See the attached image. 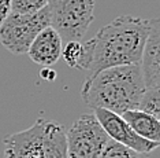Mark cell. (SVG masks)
<instances>
[{
  "mask_svg": "<svg viewBox=\"0 0 160 158\" xmlns=\"http://www.w3.org/2000/svg\"><path fill=\"white\" fill-rule=\"evenodd\" d=\"M149 28L151 19L133 15L115 18L93 39L82 43L79 70L89 72L90 77L114 66L140 65Z\"/></svg>",
  "mask_w": 160,
  "mask_h": 158,
  "instance_id": "obj_1",
  "label": "cell"
},
{
  "mask_svg": "<svg viewBox=\"0 0 160 158\" xmlns=\"http://www.w3.org/2000/svg\"><path fill=\"white\" fill-rule=\"evenodd\" d=\"M144 92L140 65H125L104 69L88 77L81 96L90 109H104L121 116L127 110L138 109Z\"/></svg>",
  "mask_w": 160,
  "mask_h": 158,
  "instance_id": "obj_2",
  "label": "cell"
},
{
  "mask_svg": "<svg viewBox=\"0 0 160 158\" xmlns=\"http://www.w3.org/2000/svg\"><path fill=\"white\" fill-rule=\"evenodd\" d=\"M3 158H68L64 127L38 118L30 128L4 138Z\"/></svg>",
  "mask_w": 160,
  "mask_h": 158,
  "instance_id": "obj_3",
  "label": "cell"
},
{
  "mask_svg": "<svg viewBox=\"0 0 160 158\" xmlns=\"http://www.w3.org/2000/svg\"><path fill=\"white\" fill-rule=\"evenodd\" d=\"M51 26L62 40L79 41L94 19V0H49Z\"/></svg>",
  "mask_w": 160,
  "mask_h": 158,
  "instance_id": "obj_4",
  "label": "cell"
},
{
  "mask_svg": "<svg viewBox=\"0 0 160 158\" xmlns=\"http://www.w3.org/2000/svg\"><path fill=\"white\" fill-rule=\"evenodd\" d=\"M51 26L48 6L34 14L10 13L0 26V43L14 55L26 54L36 36Z\"/></svg>",
  "mask_w": 160,
  "mask_h": 158,
  "instance_id": "obj_5",
  "label": "cell"
},
{
  "mask_svg": "<svg viewBox=\"0 0 160 158\" xmlns=\"http://www.w3.org/2000/svg\"><path fill=\"white\" fill-rule=\"evenodd\" d=\"M110 138L94 114H82L66 132L68 158H99Z\"/></svg>",
  "mask_w": 160,
  "mask_h": 158,
  "instance_id": "obj_6",
  "label": "cell"
},
{
  "mask_svg": "<svg viewBox=\"0 0 160 158\" xmlns=\"http://www.w3.org/2000/svg\"><path fill=\"white\" fill-rule=\"evenodd\" d=\"M93 114L111 140L126 146L138 154H149L159 147L160 143L151 142L138 136L129 127V124L122 118V116L116 113L104 109H94Z\"/></svg>",
  "mask_w": 160,
  "mask_h": 158,
  "instance_id": "obj_7",
  "label": "cell"
},
{
  "mask_svg": "<svg viewBox=\"0 0 160 158\" xmlns=\"http://www.w3.org/2000/svg\"><path fill=\"white\" fill-rule=\"evenodd\" d=\"M145 90L160 88V21L151 19L148 37L145 40L140 62Z\"/></svg>",
  "mask_w": 160,
  "mask_h": 158,
  "instance_id": "obj_8",
  "label": "cell"
},
{
  "mask_svg": "<svg viewBox=\"0 0 160 158\" xmlns=\"http://www.w3.org/2000/svg\"><path fill=\"white\" fill-rule=\"evenodd\" d=\"M63 40L52 26H47L36 36L28 52L30 59L40 66L49 68L55 65L62 57Z\"/></svg>",
  "mask_w": 160,
  "mask_h": 158,
  "instance_id": "obj_9",
  "label": "cell"
},
{
  "mask_svg": "<svg viewBox=\"0 0 160 158\" xmlns=\"http://www.w3.org/2000/svg\"><path fill=\"white\" fill-rule=\"evenodd\" d=\"M121 116L138 136L151 142L160 143V123L153 116L138 109L127 110Z\"/></svg>",
  "mask_w": 160,
  "mask_h": 158,
  "instance_id": "obj_10",
  "label": "cell"
},
{
  "mask_svg": "<svg viewBox=\"0 0 160 158\" xmlns=\"http://www.w3.org/2000/svg\"><path fill=\"white\" fill-rule=\"evenodd\" d=\"M138 110L153 116L159 120L160 117V92L159 90H145L138 105Z\"/></svg>",
  "mask_w": 160,
  "mask_h": 158,
  "instance_id": "obj_11",
  "label": "cell"
},
{
  "mask_svg": "<svg viewBox=\"0 0 160 158\" xmlns=\"http://www.w3.org/2000/svg\"><path fill=\"white\" fill-rule=\"evenodd\" d=\"M49 0H11L10 8L15 14H34L48 6Z\"/></svg>",
  "mask_w": 160,
  "mask_h": 158,
  "instance_id": "obj_12",
  "label": "cell"
},
{
  "mask_svg": "<svg viewBox=\"0 0 160 158\" xmlns=\"http://www.w3.org/2000/svg\"><path fill=\"white\" fill-rule=\"evenodd\" d=\"M99 158H140V154L110 139Z\"/></svg>",
  "mask_w": 160,
  "mask_h": 158,
  "instance_id": "obj_13",
  "label": "cell"
},
{
  "mask_svg": "<svg viewBox=\"0 0 160 158\" xmlns=\"http://www.w3.org/2000/svg\"><path fill=\"white\" fill-rule=\"evenodd\" d=\"M62 57L70 68L79 69V63H81L82 59V43L68 41L62 50Z\"/></svg>",
  "mask_w": 160,
  "mask_h": 158,
  "instance_id": "obj_14",
  "label": "cell"
},
{
  "mask_svg": "<svg viewBox=\"0 0 160 158\" xmlns=\"http://www.w3.org/2000/svg\"><path fill=\"white\" fill-rule=\"evenodd\" d=\"M10 2H11V0H0V26H2V24L4 22L7 15L11 13Z\"/></svg>",
  "mask_w": 160,
  "mask_h": 158,
  "instance_id": "obj_15",
  "label": "cell"
}]
</instances>
